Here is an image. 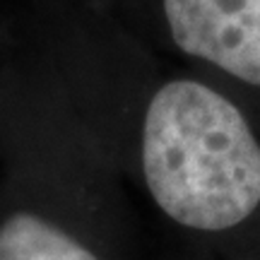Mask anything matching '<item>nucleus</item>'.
Here are the masks:
<instances>
[{"mask_svg": "<svg viewBox=\"0 0 260 260\" xmlns=\"http://www.w3.org/2000/svg\"><path fill=\"white\" fill-rule=\"evenodd\" d=\"M142 171L159 210L188 229H232L260 205L255 133L236 104L195 80L167 82L152 96Z\"/></svg>", "mask_w": 260, "mask_h": 260, "instance_id": "nucleus-1", "label": "nucleus"}, {"mask_svg": "<svg viewBox=\"0 0 260 260\" xmlns=\"http://www.w3.org/2000/svg\"><path fill=\"white\" fill-rule=\"evenodd\" d=\"M164 17L183 53L260 87V0H164Z\"/></svg>", "mask_w": 260, "mask_h": 260, "instance_id": "nucleus-2", "label": "nucleus"}, {"mask_svg": "<svg viewBox=\"0 0 260 260\" xmlns=\"http://www.w3.org/2000/svg\"><path fill=\"white\" fill-rule=\"evenodd\" d=\"M0 260H99L87 246L37 214L17 212L0 226Z\"/></svg>", "mask_w": 260, "mask_h": 260, "instance_id": "nucleus-3", "label": "nucleus"}]
</instances>
